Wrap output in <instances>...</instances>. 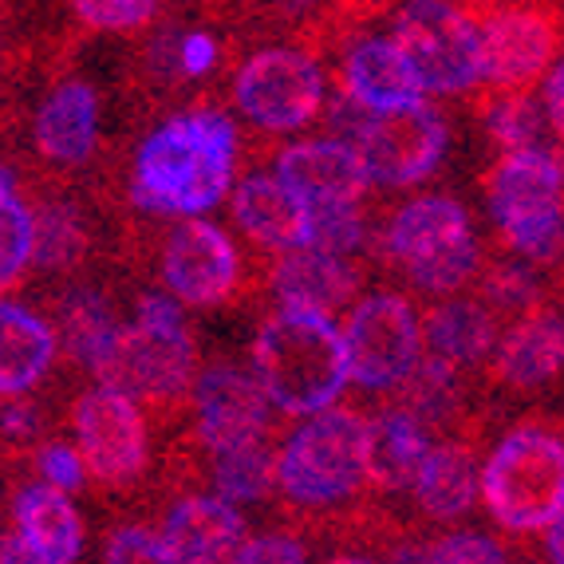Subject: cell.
Instances as JSON below:
<instances>
[{"label":"cell","instance_id":"5","mask_svg":"<svg viewBox=\"0 0 564 564\" xmlns=\"http://www.w3.org/2000/svg\"><path fill=\"white\" fill-rule=\"evenodd\" d=\"M486 198L518 257L545 264L564 253V162L553 151L501 154L486 178Z\"/></svg>","mask_w":564,"mask_h":564},{"label":"cell","instance_id":"12","mask_svg":"<svg viewBox=\"0 0 564 564\" xmlns=\"http://www.w3.org/2000/svg\"><path fill=\"white\" fill-rule=\"evenodd\" d=\"M470 12L481 36V79L506 95H525L556 56L561 44L556 12L541 4H498Z\"/></svg>","mask_w":564,"mask_h":564},{"label":"cell","instance_id":"22","mask_svg":"<svg viewBox=\"0 0 564 564\" xmlns=\"http://www.w3.org/2000/svg\"><path fill=\"white\" fill-rule=\"evenodd\" d=\"M564 371V316L545 308L525 312L506 336L494 344V376L498 383L533 391L553 383Z\"/></svg>","mask_w":564,"mask_h":564},{"label":"cell","instance_id":"47","mask_svg":"<svg viewBox=\"0 0 564 564\" xmlns=\"http://www.w3.org/2000/svg\"><path fill=\"white\" fill-rule=\"evenodd\" d=\"M0 72H4V44H0Z\"/></svg>","mask_w":564,"mask_h":564},{"label":"cell","instance_id":"21","mask_svg":"<svg viewBox=\"0 0 564 564\" xmlns=\"http://www.w3.org/2000/svg\"><path fill=\"white\" fill-rule=\"evenodd\" d=\"M162 541L178 564H229L245 545V518L214 494H189L170 506Z\"/></svg>","mask_w":564,"mask_h":564},{"label":"cell","instance_id":"27","mask_svg":"<svg viewBox=\"0 0 564 564\" xmlns=\"http://www.w3.org/2000/svg\"><path fill=\"white\" fill-rule=\"evenodd\" d=\"M478 462L466 446L458 443H443L431 446L419 466V478H414V498L419 506L431 513L434 521H454L466 518L478 501Z\"/></svg>","mask_w":564,"mask_h":564},{"label":"cell","instance_id":"30","mask_svg":"<svg viewBox=\"0 0 564 564\" xmlns=\"http://www.w3.org/2000/svg\"><path fill=\"white\" fill-rule=\"evenodd\" d=\"M276 486V454L264 443L229 446L214 454V498L226 506H249V501L269 498Z\"/></svg>","mask_w":564,"mask_h":564},{"label":"cell","instance_id":"35","mask_svg":"<svg viewBox=\"0 0 564 564\" xmlns=\"http://www.w3.org/2000/svg\"><path fill=\"white\" fill-rule=\"evenodd\" d=\"M47 438V419L44 406L32 403V399H20V403L0 406V458H20V454H36Z\"/></svg>","mask_w":564,"mask_h":564},{"label":"cell","instance_id":"20","mask_svg":"<svg viewBox=\"0 0 564 564\" xmlns=\"http://www.w3.org/2000/svg\"><path fill=\"white\" fill-rule=\"evenodd\" d=\"M234 217L237 226L264 249L292 253V249L308 245L312 206L292 186H284L276 174L253 170L249 178H241V186L234 189Z\"/></svg>","mask_w":564,"mask_h":564},{"label":"cell","instance_id":"7","mask_svg":"<svg viewBox=\"0 0 564 564\" xmlns=\"http://www.w3.org/2000/svg\"><path fill=\"white\" fill-rule=\"evenodd\" d=\"M387 253L426 292H458L481 261L470 214L446 194L406 202L387 226Z\"/></svg>","mask_w":564,"mask_h":564},{"label":"cell","instance_id":"37","mask_svg":"<svg viewBox=\"0 0 564 564\" xmlns=\"http://www.w3.org/2000/svg\"><path fill=\"white\" fill-rule=\"evenodd\" d=\"M419 564H509V556L481 533H446L426 549Z\"/></svg>","mask_w":564,"mask_h":564},{"label":"cell","instance_id":"13","mask_svg":"<svg viewBox=\"0 0 564 564\" xmlns=\"http://www.w3.org/2000/svg\"><path fill=\"white\" fill-rule=\"evenodd\" d=\"M446 119L431 104L399 115H367V122L356 131L359 162L367 170V182L403 189L434 174L446 151Z\"/></svg>","mask_w":564,"mask_h":564},{"label":"cell","instance_id":"18","mask_svg":"<svg viewBox=\"0 0 564 564\" xmlns=\"http://www.w3.org/2000/svg\"><path fill=\"white\" fill-rule=\"evenodd\" d=\"M99 139V95L84 79H64L52 87L36 119H32V147L52 166H84Z\"/></svg>","mask_w":564,"mask_h":564},{"label":"cell","instance_id":"11","mask_svg":"<svg viewBox=\"0 0 564 564\" xmlns=\"http://www.w3.org/2000/svg\"><path fill=\"white\" fill-rule=\"evenodd\" d=\"M72 426H76L79 462L99 486L127 489L142 478L151 443H147L142 406L134 399L119 395L111 387H91L76 399Z\"/></svg>","mask_w":564,"mask_h":564},{"label":"cell","instance_id":"15","mask_svg":"<svg viewBox=\"0 0 564 564\" xmlns=\"http://www.w3.org/2000/svg\"><path fill=\"white\" fill-rule=\"evenodd\" d=\"M194 411H198V434L209 451L264 443L273 406L257 387L249 371L234 364H214L194 379Z\"/></svg>","mask_w":564,"mask_h":564},{"label":"cell","instance_id":"45","mask_svg":"<svg viewBox=\"0 0 564 564\" xmlns=\"http://www.w3.org/2000/svg\"><path fill=\"white\" fill-rule=\"evenodd\" d=\"M17 202H24V198H20L17 174H12L9 166H0V206H17Z\"/></svg>","mask_w":564,"mask_h":564},{"label":"cell","instance_id":"29","mask_svg":"<svg viewBox=\"0 0 564 564\" xmlns=\"http://www.w3.org/2000/svg\"><path fill=\"white\" fill-rule=\"evenodd\" d=\"M56 321H59V339L67 344L72 359H79L87 371H95V367L104 364L107 348H111L122 328V321L115 316L107 296H99L95 289L67 292L56 308Z\"/></svg>","mask_w":564,"mask_h":564},{"label":"cell","instance_id":"36","mask_svg":"<svg viewBox=\"0 0 564 564\" xmlns=\"http://www.w3.org/2000/svg\"><path fill=\"white\" fill-rule=\"evenodd\" d=\"M104 564H178V556L170 553L159 529L151 525H122L107 536Z\"/></svg>","mask_w":564,"mask_h":564},{"label":"cell","instance_id":"1","mask_svg":"<svg viewBox=\"0 0 564 564\" xmlns=\"http://www.w3.org/2000/svg\"><path fill=\"white\" fill-rule=\"evenodd\" d=\"M237 131L221 111L174 115L134 154L131 202L142 214L198 217L234 186Z\"/></svg>","mask_w":564,"mask_h":564},{"label":"cell","instance_id":"34","mask_svg":"<svg viewBox=\"0 0 564 564\" xmlns=\"http://www.w3.org/2000/svg\"><path fill=\"white\" fill-rule=\"evenodd\" d=\"M154 0H76L72 17L95 32H139L159 17Z\"/></svg>","mask_w":564,"mask_h":564},{"label":"cell","instance_id":"38","mask_svg":"<svg viewBox=\"0 0 564 564\" xmlns=\"http://www.w3.org/2000/svg\"><path fill=\"white\" fill-rule=\"evenodd\" d=\"M486 296H489V304H498V308L533 312L536 281L521 269V264H498V269L486 276Z\"/></svg>","mask_w":564,"mask_h":564},{"label":"cell","instance_id":"23","mask_svg":"<svg viewBox=\"0 0 564 564\" xmlns=\"http://www.w3.org/2000/svg\"><path fill=\"white\" fill-rule=\"evenodd\" d=\"M56 328L24 308L20 301H0V395H29L56 364Z\"/></svg>","mask_w":564,"mask_h":564},{"label":"cell","instance_id":"14","mask_svg":"<svg viewBox=\"0 0 564 564\" xmlns=\"http://www.w3.org/2000/svg\"><path fill=\"white\" fill-rule=\"evenodd\" d=\"M241 261L226 229L206 217H189L170 229L162 245V284L170 301L186 308H217L237 292Z\"/></svg>","mask_w":564,"mask_h":564},{"label":"cell","instance_id":"40","mask_svg":"<svg viewBox=\"0 0 564 564\" xmlns=\"http://www.w3.org/2000/svg\"><path fill=\"white\" fill-rule=\"evenodd\" d=\"M229 564H308V553H304V545L296 536L269 533V536L245 541Z\"/></svg>","mask_w":564,"mask_h":564},{"label":"cell","instance_id":"41","mask_svg":"<svg viewBox=\"0 0 564 564\" xmlns=\"http://www.w3.org/2000/svg\"><path fill=\"white\" fill-rule=\"evenodd\" d=\"M217 40L209 36V32H186V36H178V72L182 76H206L209 67L217 64Z\"/></svg>","mask_w":564,"mask_h":564},{"label":"cell","instance_id":"10","mask_svg":"<svg viewBox=\"0 0 564 564\" xmlns=\"http://www.w3.org/2000/svg\"><path fill=\"white\" fill-rule=\"evenodd\" d=\"M234 99L245 119L264 131H301L324 111L328 87L321 64L301 47H261L234 79Z\"/></svg>","mask_w":564,"mask_h":564},{"label":"cell","instance_id":"26","mask_svg":"<svg viewBox=\"0 0 564 564\" xmlns=\"http://www.w3.org/2000/svg\"><path fill=\"white\" fill-rule=\"evenodd\" d=\"M419 324H423L426 359L454 367V371L466 364H478V359L489 356L494 344H498L494 316H489V308L478 301H446L426 312V321H419Z\"/></svg>","mask_w":564,"mask_h":564},{"label":"cell","instance_id":"46","mask_svg":"<svg viewBox=\"0 0 564 564\" xmlns=\"http://www.w3.org/2000/svg\"><path fill=\"white\" fill-rule=\"evenodd\" d=\"M324 564H379V561H367V556H332Z\"/></svg>","mask_w":564,"mask_h":564},{"label":"cell","instance_id":"19","mask_svg":"<svg viewBox=\"0 0 564 564\" xmlns=\"http://www.w3.org/2000/svg\"><path fill=\"white\" fill-rule=\"evenodd\" d=\"M359 269L348 257H332L321 249H292L281 253L273 264V289L281 296L284 312H308V316H328L348 308L359 292Z\"/></svg>","mask_w":564,"mask_h":564},{"label":"cell","instance_id":"8","mask_svg":"<svg viewBox=\"0 0 564 564\" xmlns=\"http://www.w3.org/2000/svg\"><path fill=\"white\" fill-rule=\"evenodd\" d=\"M339 339L348 356V379L364 391L403 387L414 367L423 364V324L399 292H371L356 301Z\"/></svg>","mask_w":564,"mask_h":564},{"label":"cell","instance_id":"24","mask_svg":"<svg viewBox=\"0 0 564 564\" xmlns=\"http://www.w3.org/2000/svg\"><path fill=\"white\" fill-rule=\"evenodd\" d=\"M12 521L17 533L44 556L47 564H76L79 549H84V521L79 509L72 506L67 494L44 486V481H29L17 489L12 498Z\"/></svg>","mask_w":564,"mask_h":564},{"label":"cell","instance_id":"33","mask_svg":"<svg viewBox=\"0 0 564 564\" xmlns=\"http://www.w3.org/2000/svg\"><path fill=\"white\" fill-rule=\"evenodd\" d=\"M32 264V209L29 202L0 206V292L24 276Z\"/></svg>","mask_w":564,"mask_h":564},{"label":"cell","instance_id":"16","mask_svg":"<svg viewBox=\"0 0 564 564\" xmlns=\"http://www.w3.org/2000/svg\"><path fill=\"white\" fill-rule=\"evenodd\" d=\"M276 178L308 206H356L367 194V170L348 139H304L276 154Z\"/></svg>","mask_w":564,"mask_h":564},{"label":"cell","instance_id":"25","mask_svg":"<svg viewBox=\"0 0 564 564\" xmlns=\"http://www.w3.org/2000/svg\"><path fill=\"white\" fill-rule=\"evenodd\" d=\"M426 451V426L406 411H383L364 423V478L383 494L411 489Z\"/></svg>","mask_w":564,"mask_h":564},{"label":"cell","instance_id":"3","mask_svg":"<svg viewBox=\"0 0 564 564\" xmlns=\"http://www.w3.org/2000/svg\"><path fill=\"white\" fill-rule=\"evenodd\" d=\"M194 336L186 328V312L162 292L139 296L134 321L122 324L104 364L95 367L99 387H111L134 403H174L194 387Z\"/></svg>","mask_w":564,"mask_h":564},{"label":"cell","instance_id":"9","mask_svg":"<svg viewBox=\"0 0 564 564\" xmlns=\"http://www.w3.org/2000/svg\"><path fill=\"white\" fill-rule=\"evenodd\" d=\"M391 40L406 56L423 91L462 95L481 79V36L470 9L458 4H411Z\"/></svg>","mask_w":564,"mask_h":564},{"label":"cell","instance_id":"2","mask_svg":"<svg viewBox=\"0 0 564 564\" xmlns=\"http://www.w3.org/2000/svg\"><path fill=\"white\" fill-rule=\"evenodd\" d=\"M253 379L281 414L312 419L332 411L348 387L339 328L328 316L281 308L253 336Z\"/></svg>","mask_w":564,"mask_h":564},{"label":"cell","instance_id":"17","mask_svg":"<svg viewBox=\"0 0 564 564\" xmlns=\"http://www.w3.org/2000/svg\"><path fill=\"white\" fill-rule=\"evenodd\" d=\"M344 99L364 115H399L426 104V91L391 36H364L344 52Z\"/></svg>","mask_w":564,"mask_h":564},{"label":"cell","instance_id":"43","mask_svg":"<svg viewBox=\"0 0 564 564\" xmlns=\"http://www.w3.org/2000/svg\"><path fill=\"white\" fill-rule=\"evenodd\" d=\"M0 564H47L20 533L0 536Z\"/></svg>","mask_w":564,"mask_h":564},{"label":"cell","instance_id":"32","mask_svg":"<svg viewBox=\"0 0 564 564\" xmlns=\"http://www.w3.org/2000/svg\"><path fill=\"white\" fill-rule=\"evenodd\" d=\"M364 245V214L356 206H312L308 249L348 257Z\"/></svg>","mask_w":564,"mask_h":564},{"label":"cell","instance_id":"31","mask_svg":"<svg viewBox=\"0 0 564 564\" xmlns=\"http://www.w3.org/2000/svg\"><path fill=\"white\" fill-rule=\"evenodd\" d=\"M486 127L506 154L536 151V147H541V131H545V111H541L529 95H506L501 91L498 104L489 107Z\"/></svg>","mask_w":564,"mask_h":564},{"label":"cell","instance_id":"42","mask_svg":"<svg viewBox=\"0 0 564 564\" xmlns=\"http://www.w3.org/2000/svg\"><path fill=\"white\" fill-rule=\"evenodd\" d=\"M545 122L564 139V64H556L545 79Z\"/></svg>","mask_w":564,"mask_h":564},{"label":"cell","instance_id":"28","mask_svg":"<svg viewBox=\"0 0 564 564\" xmlns=\"http://www.w3.org/2000/svg\"><path fill=\"white\" fill-rule=\"evenodd\" d=\"M32 264L40 273H67L91 249L87 221L67 198L32 202Z\"/></svg>","mask_w":564,"mask_h":564},{"label":"cell","instance_id":"4","mask_svg":"<svg viewBox=\"0 0 564 564\" xmlns=\"http://www.w3.org/2000/svg\"><path fill=\"white\" fill-rule=\"evenodd\" d=\"M481 501L509 533H541L564 513V438L545 426H518L481 470Z\"/></svg>","mask_w":564,"mask_h":564},{"label":"cell","instance_id":"44","mask_svg":"<svg viewBox=\"0 0 564 564\" xmlns=\"http://www.w3.org/2000/svg\"><path fill=\"white\" fill-rule=\"evenodd\" d=\"M545 549H549V561H553V564H564V513L553 521V525H549Z\"/></svg>","mask_w":564,"mask_h":564},{"label":"cell","instance_id":"39","mask_svg":"<svg viewBox=\"0 0 564 564\" xmlns=\"http://www.w3.org/2000/svg\"><path fill=\"white\" fill-rule=\"evenodd\" d=\"M36 470H40V478H44V486L59 489V494H72V489H79V486H84V478H87L76 446H67V443L40 446V451H36Z\"/></svg>","mask_w":564,"mask_h":564},{"label":"cell","instance_id":"6","mask_svg":"<svg viewBox=\"0 0 564 564\" xmlns=\"http://www.w3.org/2000/svg\"><path fill=\"white\" fill-rule=\"evenodd\" d=\"M364 481V419L332 406L304 419L276 451V486L308 509L348 501Z\"/></svg>","mask_w":564,"mask_h":564}]
</instances>
